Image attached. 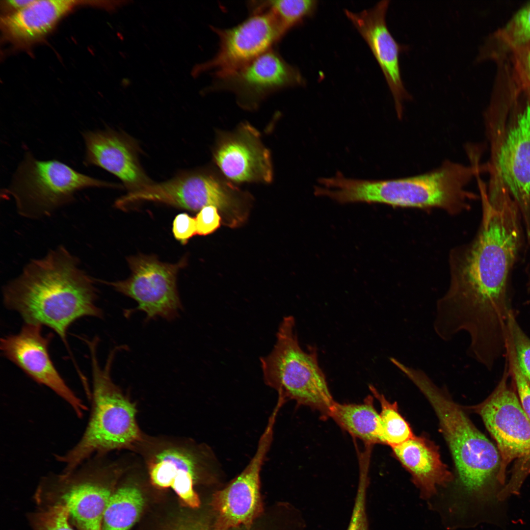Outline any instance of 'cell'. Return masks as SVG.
Instances as JSON below:
<instances>
[{"instance_id":"4fadbf2b","label":"cell","mask_w":530,"mask_h":530,"mask_svg":"<svg viewBox=\"0 0 530 530\" xmlns=\"http://www.w3.org/2000/svg\"><path fill=\"white\" fill-rule=\"evenodd\" d=\"M252 14L237 26L214 28L219 38L215 56L196 68L195 73L212 70L216 78L228 75L271 49L284 35L272 14L265 9Z\"/></svg>"},{"instance_id":"2e32d148","label":"cell","mask_w":530,"mask_h":530,"mask_svg":"<svg viewBox=\"0 0 530 530\" xmlns=\"http://www.w3.org/2000/svg\"><path fill=\"white\" fill-rule=\"evenodd\" d=\"M305 83L298 69L271 49L232 73L216 78L210 90L230 91L240 106L253 110L270 94Z\"/></svg>"},{"instance_id":"8992f818","label":"cell","mask_w":530,"mask_h":530,"mask_svg":"<svg viewBox=\"0 0 530 530\" xmlns=\"http://www.w3.org/2000/svg\"><path fill=\"white\" fill-rule=\"evenodd\" d=\"M490 146L486 165L489 198L508 196L517 205L530 229V104L510 103L499 109L491 105L485 113Z\"/></svg>"},{"instance_id":"9c48e42d","label":"cell","mask_w":530,"mask_h":530,"mask_svg":"<svg viewBox=\"0 0 530 530\" xmlns=\"http://www.w3.org/2000/svg\"><path fill=\"white\" fill-rule=\"evenodd\" d=\"M105 456L95 455L70 472L44 476L35 491L36 503L40 507L67 506L77 530H101L112 494L109 479L120 467Z\"/></svg>"},{"instance_id":"ba28073f","label":"cell","mask_w":530,"mask_h":530,"mask_svg":"<svg viewBox=\"0 0 530 530\" xmlns=\"http://www.w3.org/2000/svg\"><path fill=\"white\" fill-rule=\"evenodd\" d=\"M505 362L502 376L490 395L475 410L496 441L501 456L500 478L505 485L501 492L507 499L518 495L530 473V419L515 391Z\"/></svg>"},{"instance_id":"8fae6325","label":"cell","mask_w":530,"mask_h":530,"mask_svg":"<svg viewBox=\"0 0 530 530\" xmlns=\"http://www.w3.org/2000/svg\"><path fill=\"white\" fill-rule=\"evenodd\" d=\"M130 277L107 282L117 292L133 299L135 308L145 314L147 320L176 319L183 306L177 287V275L186 264L185 257L176 264L159 261L153 255H139L128 259Z\"/></svg>"},{"instance_id":"f1b7e54d","label":"cell","mask_w":530,"mask_h":530,"mask_svg":"<svg viewBox=\"0 0 530 530\" xmlns=\"http://www.w3.org/2000/svg\"><path fill=\"white\" fill-rule=\"evenodd\" d=\"M519 366L530 384V338L518 322L513 311L507 324Z\"/></svg>"},{"instance_id":"d4e9b609","label":"cell","mask_w":530,"mask_h":530,"mask_svg":"<svg viewBox=\"0 0 530 530\" xmlns=\"http://www.w3.org/2000/svg\"><path fill=\"white\" fill-rule=\"evenodd\" d=\"M369 388L381 404L380 416L384 444L392 447L412 438L414 435L408 424L399 414L397 402L388 401L372 385H370Z\"/></svg>"},{"instance_id":"30bf717a","label":"cell","mask_w":530,"mask_h":530,"mask_svg":"<svg viewBox=\"0 0 530 530\" xmlns=\"http://www.w3.org/2000/svg\"><path fill=\"white\" fill-rule=\"evenodd\" d=\"M115 186H117L82 174L58 160H38L28 152L6 192L14 198L20 214L35 218L51 214L71 202L79 190Z\"/></svg>"},{"instance_id":"277c9868","label":"cell","mask_w":530,"mask_h":530,"mask_svg":"<svg viewBox=\"0 0 530 530\" xmlns=\"http://www.w3.org/2000/svg\"><path fill=\"white\" fill-rule=\"evenodd\" d=\"M481 172L477 162L467 165L447 160L433 170L404 178L367 180L344 177L339 183L337 196L342 204L437 208L455 215L470 208L476 196L467 186Z\"/></svg>"},{"instance_id":"44dd1931","label":"cell","mask_w":530,"mask_h":530,"mask_svg":"<svg viewBox=\"0 0 530 530\" xmlns=\"http://www.w3.org/2000/svg\"><path fill=\"white\" fill-rule=\"evenodd\" d=\"M393 452L411 474L412 481L424 500L434 498L439 486L453 481L452 474L440 459L437 448L424 437L414 436L392 447Z\"/></svg>"},{"instance_id":"4dcf8cb0","label":"cell","mask_w":530,"mask_h":530,"mask_svg":"<svg viewBox=\"0 0 530 530\" xmlns=\"http://www.w3.org/2000/svg\"><path fill=\"white\" fill-rule=\"evenodd\" d=\"M195 220L197 234L206 236L213 233L219 227L221 217L215 207L208 206L200 210Z\"/></svg>"},{"instance_id":"ffe728a7","label":"cell","mask_w":530,"mask_h":530,"mask_svg":"<svg viewBox=\"0 0 530 530\" xmlns=\"http://www.w3.org/2000/svg\"><path fill=\"white\" fill-rule=\"evenodd\" d=\"M83 2L32 0L21 9L1 18L3 37L16 46L31 45L47 35L64 16Z\"/></svg>"},{"instance_id":"4316f807","label":"cell","mask_w":530,"mask_h":530,"mask_svg":"<svg viewBox=\"0 0 530 530\" xmlns=\"http://www.w3.org/2000/svg\"><path fill=\"white\" fill-rule=\"evenodd\" d=\"M28 519L33 530H74L69 508L63 504L40 507L28 514Z\"/></svg>"},{"instance_id":"83f0119b","label":"cell","mask_w":530,"mask_h":530,"mask_svg":"<svg viewBox=\"0 0 530 530\" xmlns=\"http://www.w3.org/2000/svg\"><path fill=\"white\" fill-rule=\"evenodd\" d=\"M504 356L510 377L517 390L521 405L530 419V384L519 366L512 340L508 331L505 340Z\"/></svg>"},{"instance_id":"484cf974","label":"cell","mask_w":530,"mask_h":530,"mask_svg":"<svg viewBox=\"0 0 530 530\" xmlns=\"http://www.w3.org/2000/svg\"><path fill=\"white\" fill-rule=\"evenodd\" d=\"M530 41V2L519 9L487 41L511 52Z\"/></svg>"},{"instance_id":"cb8c5ba5","label":"cell","mask_w":530,"mask_h":530,"mask_svg":"<svg viewBox=\"0 0 530 530\" xmlns=\"http://www.w3.org/2000/svg\"><path fill=\"white\" fill-rule=\"evenodd\" d=\"M318 3L315 0H274L254 1L250 6L252 9L269 11L285 35L312 16L317 10Z\"/></svg>"},{"instance_id":"836d02e7","label":"cell","mask_w":530,"mask_h":530,"mask_svg":"<svg viewBox=\"0 0 530 530\" xmlns=\"http://www.w3.org/2000/svg\"><path fill=\"white\" fill-rule=\"evenodd\" d=\"M32 0H6L0 2V7L4 15L15 12L32 2Z\"/></svg>"},{"instance_id":"f546056e","label":"cell","mask_w":530,"mask_h":530,"mask_svg":"<svg viewBox=\"0 0 530 530\" xmlns=\"http://www.w3.org/2000/svg\"><path fill=\"white\" fill-rule=\"evenodd\" d=\"M368 468H360V477L352 513L346 530H369L366 511Z\"/></svg>"},{"instance_id":"7402d4cb","label":"cell","mask_w":530,"mask_h":530,"mask_svg":"<svg viewBox=\"0 0 530 530\" xmlns=\"http://www.w3.org/2000/svg\"><path fill=\"white\" fill-rule=\"evenodd\" d=\"M329 416L353 436L366 445L384 444L380 414L375 410L372 396L361 404H341L335 402Z\"/></svg>"},{"instance_id":"5b68a950","label":"cell","mask_w":530,"mask_h":530,"mask_svg":"<svg viewBox=\"0 0 530 530\" xmlns=\"http://www.w3.org/2000/svg\"><path fill=\"white\" fill-rule=\"evenodd\" d=\"M90 350L92 370L91 407L85 429L80 440L67 451L55 454L62 472L73 470L95 455L114 450L133 448L143 438L136 421L135 404L112 380L111 371L115 355L125 346L111 350L102 367L97 356L98 338L85 340Z\"/></svg>"},{"instance_id":"e0dca14e","label":"cell","mask_w":530,"mask_h":530,"mask_svg":"<svg viewBox=\"0 0 530 530\" xmlns=\"http://www.w3.org/2000/svg\"><path fill=\"white\" fill-rule=\"evenodd\" d=\"M214 161L227 179L238 183H269L272 180L271 155L259 132L248 123L232 132H219L212 151Z\"/></svg>"},{"instance_id":"7a4b0ae2","label":"cell","mask_w":530,"mask_h":530,"mask_svg":"<svg viewBox=\"0 0 530 530\" xmlns=\"http://www.w3.org/2000/svg\"><path fill=\"white\" fill-rule=\"evenodd\" d=\"M402 372L432 405L455 462L456 486L439 499L442 508L457 519L481 517L500 503L504 487L499 450L423 370L406 366Z\"/></svg>"},{"instance_id":"603a6c76","label":"cell","mask_w":530,"mask_h":530,"mask_svg":"<svg viewBox=\"0 0 530 530\" xmlns=\"http://www.w3.org/2000/svg\"><path fill=\"white\" fill-rule=\"evenodd\" d=\"M144 504L141 491L133 486L112 493L105 510L101 530H129L137 520Z\"/></svg>"},{"instance_id":"6da1fadb","label":"cell","mask_w":530,"mask_h":530,"mask_svg":"<svg viewBox=\"0 0 530 530\" xmlns=\"http://www.w3.org/2000/svg\"><path fill=\"white\" fill-rule=\"evenodd\" d=\"M482 216L470 242L451 249L448 288L436 301L433 329L449 341L466 334L468 347L493 353L505 346L509 315L508 283L523 240L519 208L513 201L481 198Z\"/></svg>"},{"instance_id":"1f68e13d","label":"cell","mask_w":530,"mask_h":530,"mask_svg":"<svg viewBox=\"0 0 530 530\" xmlns=\"http://www.w3.org/2000/svg\"><path fill=\"white\" fill-rule=\"evenodd\" d=\"M517 82L530 80V41L512 52Z\"/></svg>"},{"instance_id":"3957f363","label":"cell","mask_w":530,"mask_h":530,"mask_svg":"<svg viewBox=\"0 0 530 530\" xmlns=\"http://www.w3.org/2000/svg\"><path fill=\"white\" fill-rule=\"evenodd\" d=\"M2 292L7 309L19 314L24 323L51 328L67 347V331L72 323L85 317L103 318L96 304L93 280L63 246L31 261Z\"/></svg>"},{"instance_id":"5bb4252c","label":"cell","mask_w":530,"mask_h":530,"mask_svg":"<svg viewBox=\"0 0 530 530\" xmlns=\"http://www.w3.org/2000/svg\"><path fill=\"white\" fill-rule=\"evenodd\" d=\"M275 422L274 418H269L256 453L244 470L213 494L212 504L216 518L213 530H229L239 526L249 530L262 513L260 474L272 441Z\"/></svg>"},{"instance_id":"d6986e66","label":"cell","mask_w":530,"mask_h":530,"mask_svg":"<svg viewBox=\"0 0 530 530\" xmlns=\"http://www.w3.org/2000/svg\"><path fill=\"white\" fill-rule=\"evenodd\" d=\"M82 136L86 166H97L113 174L130 191L151 183L138 162L133 144L128 139L111 130L87 131Z\"/></svg>"},{"instance_id":"e575fe53","label":"cell","mask_w":530,"mask_h":530,"mask_svg":"<svg viewBox=\"0 0 530 530\" xmlns=\"http://www.w3.org/2000/svg\"><path fill=\"white\" fill-rule=\"evenodd\" d=\"M176 530H213L200 522H192L182 525Z\"/></svg>"},{"instance_id":"52a82bcc","label":"cell","mask_w":530,"mask_h":530,"mask_svg":"<svg viewBox=\"0 0 530 530\" xmlns=\"http://www.w3.org/2000/svg\"><path fill=\"white\" fill-rule=\"evenodd\" d=\"M292 316L280 322L270 353L260 358L263 379L286 402L294 400L328 416L335 403L320 368L317 348L300 346Z\"/></svg>"},{"instance_id":"d6a6232c","label":"cell","mask_w":530,"mask_h":530,"mask_svg":"<svg viewBox=\"0 0 530 530\" xmlns=\"http://www.w3.org/2000/svg\"><path fill=\"white\" fill-rule=\"evenodd\" d=\"M172 233L175 238L182 244H186L188 240L197 234L195 218L186 213L177 215L173 222Z\"/></svg>"},{"instance_id":"d590c367","label":"cell","mask_w":530,"mask_h":530,"mask_svg":"<svg viewBox=\"0 0 530 530\" xmlns=\"http://www.w3.org/2000/svg\"><path fill=\"white\" fill-rule=\"evenodd\" d=\"M530 104V80L522 81L519 85Z\"/></svg>"},{"instance_id":"9a60e30c","label":"cell","mask_w":530,"mask_h":530,"mask_svg":"<svg viewBox=\"0 0 530 530\" xmlns=\"http://www.w3.org/2000/svg\"><path fill=\"white\" fill-rule=\"evenodd\" d=\"M42 327L24 323L18 333L1 339V353L32 380L54 392L71 407L79 418H82L88 407L57 371L49 352L53 335H44Z\"/></svg>"},{"instance_id":"7c38bea8","label":"cell","mask_w":530,"mask_h":530,"mask_svg":"<svg viewBox=\"0 0 530 530\" xmlns=\"http://www.w3.org/2000/svg\"><path fill=\"white\" fill-rule=\"evenodd\" d=\"M135 447L143 456L154 485L171 488L188 506H199L194 485L199 473L206 467L201 451L183 441L144 436Z\"/></svg>"},{"instance_id":"ac0fdd59","label":"cell","mask_w":530,"mask_h":530,"mask_svg":"<svg viewBox=\"0 0 530 530\" xmlns=\"http://www.w3.org/2000/svg\"><path fill=\"white\" fill-rule=\"evenodd\" d=\"M390 0H383L372 8L358 13L344 9V13L369 46L377 61L393 97L398 118L403 115V102L410 100L402 80L399 56L408 46L397 42L386 24Z\"/></svg>"}]
</instances>
